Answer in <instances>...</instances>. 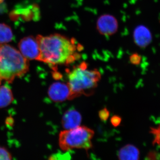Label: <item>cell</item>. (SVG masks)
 <instances>
[{"label": "cell", "mask_w": 160, "mask_h": 160, "mask_svg": "<svg viewBox=\"0 0 160 160\" xmlns=\"http://www.w3.org/2000/svg\"><path fill=\"white\" fill-rule=\"evenodd\" d=\"M36 39L39 46V61L48 64L53 70L58 65H69L81 57L82 46L74 39L58 33L47 36L39 35Z\"/></svg>", "instance_id": "6da1fadb"}, {"label": "cell", "mask_w": 160, "mask_h": 160, "mask_svg": "<svg viewBox=\"0 0 160 160\" xmlns=\"http://www.w3.org/2000/svg\"><path fill=\"white\" fill-rule=\"evenodd\" d=\"M29 69L27 60L14 47L0 44V85L3 82L11 83L17 78L26 74Z\"/></svg>", "instance_id": "7a4b0ae2"}, {"label": "cell", "mask_w": 160, "mask_h": 160, "mask_svg": "<svg viewBox=\"0 0 160 160\" xmlns=\"http://www.w3.org/2000/svg\"><path fill=\"white\" fill-rule=\"evenodd\" d=\"M88 68V64L83 62L69 72L67 83L70 91L69 100L82 94L91 95L97 86L101 78L99 71Z\"/></svg>", "instance_id": "3957f363"}, {"label": "cell", "mask_w": 160, "mask_h": 160, "mask_svg": "<svg viewBox=\"0 0 160 160\" xmlns=\"http://www.w3.org/2000/svg\"><path fill=\"white\" fill-rule=\"evenodd\" d=\"M94 134L93 130L85 126L65 129L60 133L59 145L64 151L73 149L88 150L92 147L91 140Z\"/></svg>", "instance_id": "277c9868"}, {"label": "cell", "mask_w": 160, "mask_h": 160, "mask_svg": "<svg viewBox=\"0 0 160 160\" xmlns=\"http://www.w3.org/2000/svg\"><path fill=\"white\" fill-rule=\"evenodd\" d=\"M18 47L21 53L27 60L39 61V46L36 38L32 36L23 38L20 41Z\"/></svg>", "instance_id": "5b68a950"}, {"label": "cell", "mask_w": 160, "mask_h": 160, "mask_svg": "<svg viewBox=\"0 0 160 160\" xmlns=\"http://www.w3.org/2000/svg\"><path fill=\"white\" fill-rule=\"evenodd\" d=\"M97 28L99 32L103 35H112L118 30L117 20L111 15H103L98 20Z\"/></svg>", "instance_id": "8992f818"}, {"label": "cell", "mask_w": 160, "mask_h": 160, "mask_svg": "<svg viewBox=\"0 0 160 160\" xmlns=\"http://www.w3.org/2000/svg\"><path fill=\"white\" fill-rule=\"evenodd\" d=\"M70 89L68 84L56 82L52 84L48 90L49 97L55 102H62L69 100Z\"/></svg>", "instance_id": "52a82bcc"}, {"label": "cell", "mask_w": 160, "mask_h": 160, "mask_svg": "<svg viewBox=\"0 0 160 160\" xmlns=\"http://www.w3.org/2000/svg\"><path fill=\"white\" fill-rule=\"evenodd\" d=\"M82 120V116L78 111L74 109H69L63 115L62 126L65 129H73L80 126Z\"/></svg>", "instance_id": "ba28073f"}, {"label": "cell", "mask_w": 160, "mask_h": 160, "mask_svg": "<svg viewBox=\"0 0 160 160\" xmlns=\"http://www.w3.org/2000/svg\"><path fill=\"white\" fill-rule=\"evenodd\" d=\"M133 39L137 45L142 48H145L151 43L152 36L149 29L145 26L141 25L135 29Z\"/></svg>", "instance_id": "9c48e42d"}, {"label": "cell", "mask_w": 160, "mask_h": 160, "mask_svg": "<svg viewBox=\"0 0 160 160\" xmlns=\"http://www.w3.org/2000/svg\"><path fill=\"white\" fill-rule=\"evenodd\" d=\"M140 152L136 146L131 144L124 146L120 149L118 157L120 160H138Z\"/></svg>", "instance_id": "30bf717a"}, {"label": "cell", "mask_w": 160, "mask_h": 160, "mask_svg": "<svg viewBox=\"0 0 160 160\" xmlns=\"http://www.w3.org/2000/svg\"><path fill=\"white\" fill-rule=\"evenodd\" d=\"M13 100L11 89L6 85H0V108L9 106Z\"/></svg>", "instance_id": "8fae6325"}, {"label": "cell", "mask_w": 160, "mask_h": 160, "mask_svg": "<svg viewBox=\"0 0 160 160\" xmlns=\"http://www.w3.org/2000/svg\"><path fill=\"white\" fill-rule=\"evenodd\" d=\"M13 38L12 30L8 25L0 24V44H6L11 42Z\"/></svg>", "instance_id": "7c38bea8"}, {"label": "cell", "mask_w": 160, "mask_h": 160, "mask_svg": "<svg viewBox=\"0 0 160 160\" xmlns=\"http://www.w3.org/2000/svg\"><path fill=\"white\" fill-rule=\"evenodd\" d=\"M12 156L8 150L4 147L0 146V160H11Z\"/></svg>", "instance_id": "4fadbf2b"}, {"label": "cell", "mask_w": 160, "mask_h": 160, "mask_svg": "<svg viewBox=\"0 0 160 160\" xmlns=\"http://www.w3.org/2000/svg\"><path fill=\"white\" fill-rule=\"evenodd\" d=\"M98 115L100 119L102 121H106L109 118V112L108 109L104 108L99 111Z\"/></svg>", "instance_id": "5bb4252c"}, {"label": "cell", "mask_w": 160, "mask_h": 160, "mask_svg": "<svg viewBox=\"0 0 160 160\" xmlns=\"http://www.w3.org/2000/svg\"><path fill=\"white\" fill-rule=\"evenodd\" d=\"M142 58L141 56L138 53H134L132 55L130 58V61L131 63L133 65H139L141 62Z\"/></svg>", "instance_id": "9a60e30c"}, {"label": "cell", "mask_w": 160, "mask_h": 160, "mask_svg": "<svg viewBox=\"0 0 160 160\" xmlns=\"http://www.w3.org/2000/svg\"><path fill=\"white\" fill-rule=\"evenodd\" d=\"M121 122H122V118L119 116L114 115L111 118V123L112 125L114 127H118L119 126Z\"/></svg>", "instance_id": "2e32d148"}, {"label": "cell", "mask_w": 160, "mask_h": 160, "mask_svg": "<svg viewBox=\"0 0 160 160\" xmlns=\"http://www.w3.org/2000/svg\"><path fill=\"white\" fill-rule=\"evenodd\" d=\"M152 132L155 136L157 143H160V127L157 129H152Z\"/></svg>", "instance_id": "e0dca14e"}, {"label": "cell", "mask_w": 160, "mask_h": 160, "mask_svg": "<svg viewBox=\"0 0 160 160\" xmlns=\"http://www.w3.org/2000/svg\"><path fill=\"white\" fill-rule=\"evenodd\" d=\"M53 77H54L55 78L57 79L58 78H61V76H62L60 73H59V72L56 71H55V72L53 73Z\"/></svg>", "instance_id": "ac0fdd59"}, {"label": "cell", "mask_w": 160, "mask_h": 160, "mask_svg": "<svg viewBox=\"0 0 160 160\" xmlns=\"http://www.w3.org/2000/svg\"><path fill=\"white\" fill-rule=\"evenodd\" d=\"M4 1V0H0V4H1V3H3Z\"/></svg>", "instance_id": "d6986e66"}]
</instances>
